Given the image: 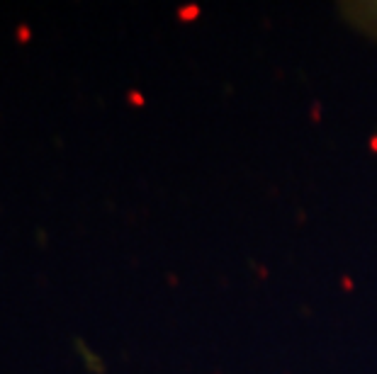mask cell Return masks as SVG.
Wrapping results in <instances>:
<instances>
[{"mask_svg": "<svg viewBox=\"0 0 377 374\" xmlns=\"http://www.w3.org/2000/svg\"><path fill=\"white\" fill-rule=\"evenodd\" d=\"M17 39H20V42H27V39H29V27H25V25H22V27H17Z\"/></svg>", "mask_w": 377, "mask_h": 374, "instance_id": "cell-1", "label": "cell"}]
</instances>
